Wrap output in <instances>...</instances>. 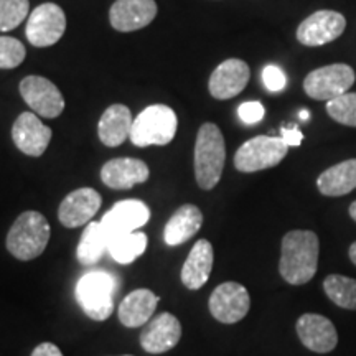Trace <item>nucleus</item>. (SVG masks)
<instances>
[{
  "label": "nucleus",
  "mask_w": 356,
  "mask_h": 356,
  "mask_svg": "<svg viewBox=\"0 0 356 356\" xmlns=\"http://www.w3.org/2000/svg\"><path fill=\"white\" fill-rule=\"evenodd\" d=\"M318 236L314 231H289L280 246L279 273L292 286H304L318 269Z\"/></svg>",
  "instance_id": "1"
},
{
  "label": "nucleus",
  "mask_w": 356,
  "mask_h": 356,
  "mask_svg": "<svg viewBox=\"0 0 356 356\" xmlns=\"http://www.w3.org/2000/svg\"><path fill=\"white\" fill-rule=\"evenodd\" d=\"M226 160L225 137L220 127L207 122L200 127L195 144V177L202 190H213L220 184Z\"/></svg>",
  "instance_id": "2"
},
{
  "label": "nucleus",
  "mask_w": 356,
  "mask_h": 356,
  "mask_svg": "<svg viewBox=\"0 0 356 356\" xmlns=\"http://www.w3.org/2000/svg\"><path fill=\"white\" fill-rule=\"evenodd\" d=\"M50 241V225L38 211H25L17 218L7 234V249L19 261L42 256Z\"/></svg>",
  "instance_id": "3"
},
{
  "label": "nucleus",
  "mask_w": 356,
  "mask_h": 356,
  "mask_svg": "<svg viewBox=\"0 0 356 356\" xmlns=\"http://www.w3.org/2000/svg\"><path fill=\"white\" fill-rule=\"evenodd\" d=\"M76 300L84 314L96 322H104L114 310L115 277L106 270H91L76 284Z\"/></svg>",
  "instance_id": "4"
},
{
  "label": "nucleus",
  "mask_w": 356,
  "mask_h": 356,
  "mask_svg": "<svg viewBox=\"0 0 356 356\" xmlns=\"http://www.w3.org/2000/svg\"><path fill=\"white\" fill-rule=\"evenodd\" d=\"M177 114L168 106L154 104L134 119L131 142L137 147L167 145L177 134Z\"/></svg>",
  "instance_id": "5"
},
{
  "label": "nucleus",
  "mask_w": 356,
  "mask_h": 356,
  "mask_svg": "<svg viewBox=\"0 0 356 356\" xmlns=\"http://www.w3.org/2000/svg\"><path fill=\"white\" fill-rule=\"evenodd\" d=\"M289 145L282 137L257 136L244 142L234 155L236 170L254 173L279 165L286 159Z\"/></svg>",
  "instance_id": "6"
},
{
  "label": "nucleus",
  "mask_w": 356,
  "mask_h": 356,
  "mask_svg": "<svg viewBox=\"0 0 356 356\" xmlns=\"http://www.w3.org/2000/svg\"><path fill=\"white\" fill-rule=\"evenodd\" d=\"M355 71L345 63L322 66L307 74L304 89L307 96L315 101H332L348 92L355 84Z\"/></svg>",
  "instance_id": "7"
},
{
  "label": "nucleus",
  "mask_w": 356,
  "mask_h": 356,
  "mask_svg": "<svg viewBox=\"0 0 356 356\" xmlns=\"http://www.w3.org/2000/svg\"><path fill=\"white\" fill-rule=\"evenodd\" d=\"M66 30V15L56 3H42L30 12L25 35L37 48H47L60 42Z\"/></svg>",
  "instance_id": "8"
},
{
  "label": "nucleus",
  "mask_w": 356,
  "mask_h": 356,
  "mask_svg": "<svg viewBox=\"0 0 356 356\" xmlns=\"http://www.w3.org/2000/svg\"><path fill=\"white\" fill-rule=\"evenodd\" d=\"M211 315L218 322L231 325L241 322L251 309L248 289L238 282H222L213 291L208 300Z\"/></svg>",
  "instance_id": "9"
},
{
  "label": "nucleus",
  "mask_w": 356,
  "mask_h": 356,
  "mask_svg": "<svg viewBox=\"0 0 356 356\" xmlns=\"http://www.w3.org/2000/svg\"><path fill=\"white\" fill-rule=\"evenodd\" d=\"M20 95L29 108L42 118L55 119L65 111V97L50 79L26 76L20 83Z\"/></svg>",
  "instance_id": "10"
},
{
  "label": "nucleus",
  "mask_w": 356,
  "mask_h": 356,
  "mask_svg": "<svg viewBox=\"0 0 356 356\" xmlns=\"http://www.w3.org/2000/svg\"><path fill=\"white\" fill-rule=\"evenodd\" d=\"M345 29L346 20L340 12L318 10L299 25L297 40L305 47H322L341 37Z\"/></svg>",
  "instance_id": "11"
},
{
  "label": "nucleus",
  "mask_w": 356,
  "mask_h": 356,
  "mask_svg": "<svg viewBox=\"0 0 356 356\" xmlns=\"http://www.w3.org/2000/svg\"><path fill=\"white\" fill-rule=\"evenodd\" d=\"M150 218V210L144 202L139 200H124L115 203L99 221L108 239L118 238L129 233H136L147 225Z\"/></svg>",
  "instance_id": "12"
},
{
  "label": "nucleus",
  "mask_w": 356,
  "mask_h": 356,
  "mask_svg": "<svg viewBox=\"0 0 356 356\" xmlns=\"http://www.w3.org/2000/svg\"><path fill=\"white\" fill-rule=\"evenodd\" d=\"M12 139L17 149L29 157H40L51 140V129L35 113H22L12 126Z\"/></svg>",
  "instance_id": "13"
},
{
  "label": "nucleus",
  "mask_w": 356,
  "mask_h": 356,
  "mask_svg": "<svg viewBox=\"0 0 356 356\" xmlns=\"http://www.w3.org/2000/svg\"><path fill=\"white\" fill-rule=\"evenodd\" d=\"M296 330L302 345L314 353H330L338 345L335 325L323 315L304 314L297 320Z\"/></svg>",
  "instance_id": "14"
},
{
  "label": "nucleus",
  "mask_w": 356,
  "mask_h": 356,
  "mask_svg": "<svg viewBox=\"0 0 356 356\" xmlns=\"http://www.w3.org/2000/svg\"><path fill=\"white\" fill-rule=\"evenodd\" d=\"M249 78H251V71H249L246 61L231 58L216 66L210 76L208 89L215 99H231L246 88Z\"/></svg>",
  "instance_id": "15"
},
{
  "label": "nucleus",
  "mask_w": 356,
  "mask_h": 356,
  "mask_svg": "<svg viewBox=\"0 0 356 356\" xmlns=\"http://www.w3.org/2000/svg\"><path fill=\"white\" fill-rule=\"evenodd\" d=\"M181 338V325L172 314H160L140 333V346L147 353L160 355L175 348Z\"/></svg>",
  "instance_id": "16"
},
{
  "label": "nucleus",
  "mask_w": 356,
  "mask_h": 356,
  "mask_svg": "<svg viewBox=\"0 0 356 356\" xmlns=\"http://www.w3.org/2000/svg\"><path fill=\"white\" fill-rule=\"evenodd\" d=\"M157 17L155 0H115L111 7L109 20L118 32H136Z\"/></svg>",
  "instance_id": "17"
},
{
  "label": "nucleus",
  "mask_w": 356,
  "mask_h": 356,
  "mask_svg": "<svg viewBox=\"0 0 356 356\" xmlns=\"http://www.w3.org/2000/svg\"><path fill=\"white\" fill-rule=\"evenodd\" d=\"M101 195L95 188H78L66 195L58 210V220L66 228H79L88 225L91 218L99 211Z\"/></svg>",
  "instance_id": "18"
},
{
  "label": "nucleus",
  "mask_w": 356,
  "mask_h": 356,
  "mask_svg": "<svg viewBox=\"0 0 356 356\" xmlns=\"http://www.w3.org/2000/svg\"><path fill=\"white\" fill-rule=\"evenodd\" d=\"M150 170L139 159H113L101 168L102 184L114 190H129L149 180Z\"/></svg>",
  "instance_id": "19"
},
{
  "label": "nucleus",
  "mask_w": 356,
  "mask_h": 356,
  "mask_svg": "<svg viewBox=\"0 0 356 356\" xmlns=\"http://www.w3.org/2000/svg\"><path fill=\"white\" fill-rule=\"evenodd\" d=\"M213 261H215V254H213L211 243L207 239H198L181 267L180 277L184 286L190 291L202 289L210 279Z\"/></svg>",
  "instance_id": "20"
},
{
  "label": "nucleus",
  "mask_w": 356,
  "mask_h": 356,
  "mask_svg": "<svg viewBox=\"0 0 356 356\" xmlns=\"http://www.w3.org/2000/svg\"><path fill=\"white\" fill-rule=\"evenodd\" d=\"M160 302L159 296H154L149 289H136L119 305L118 315L124 327L139 328L142 325L149 323L154 315L157 304Z\"/></svg>",
  "instance_id": "21"
},
{
  "label": "nucleus",
  "mask_w": 356,
  "mask_h": 356,
  "mask_svg": "<svg viewBox=\"0 0 356 356\" xmlns=\"http://www.w3.org/2000/svg\"><path fill=\"white\" fill-rule=\"evenodd\" d=\"M134 118L124 104H113L104 111L97 124V136L108 147H119L131 137Z\"/></svg>",
  "instance_id": "22"
},
{
  "label": "nucleus",
  "mask_w": 356,
  "mask_h": 356,
  "mask_svg": "<svg viewBox=\"0 0 356 356\" xmlns=\"http://www.w3.org/2000/svg\"><path fill=\"white\" fill-rule=\"evenodd\" d=\"M203 225V213L195 204H184L173 213L163 229V239L168 246H180L193 238Z\"/></svg>",
  "instance_id": "23"
},
{
  "label": "nucleus",
  "mask_w": 356,
  "mask_h": 356,
  "mask_svg": "<svg viewBox=\"0 0 356 356\" xmlns=\"http://www.w3.org/2000/svg\"><path fill=\"white\" fill-rule=\"evenodd\" d=\"M318 191L325 197H343L356 188V159L345 160L320 173Z\"/></svg>",
  "instance_id": "24"
},
{
  "label": "nucleus",
  "mask_w": 356,
  "mask_h": 356,
  "mask_svg": "<svg viewBox=\"0 0 356 356\" xmlns=\"http://www.w3.org/2000/svg\"><path fill=\"white\" fill-rule=\"evenodd\" d=\"M108 246L109 239L106 236L104 229H102L101 222H88L76 249L78 262L81 266L97 264L101 261V257L104 256V252L108 251Z\"/></svg>",
  "instance_id": "25"
},
{
  "label": "nucleus",
  "mask_w": 356,
  "mask_h": 356,
  "mask_svg": "<svg viewBox=\"0 0 356 356\" xmlns=\"http://www.w3.org/2000/svg\"><path fill=\"white\" fill-rule=\"evenodd\" d=\"M147 249V236L144 233H129L109 239L108 251L119 264H131L140 257Z\"/></svg>",
  "instance_id": "26"
},
{
  "label": "nucleus",
  "mask_w": 356,
  "mask_h": 356,
  "mask_svg": "<svg viewBox=\"0 0 356 356\" xmlns=\"http://www.w3.org/2000/svg\"><path fill=\"white\" fill-rule=\"evenodd\" d=\"M323 291L333 304L346 310H356V279L332 274L325 277Z\"/></svg>",
  "instance_id": "27"
},
{
  "label": "nucleus",
  "mask_w": 356,
  "mask_h": 356,
  "mask_svg": "<svg viewBox=\"0 0 356 356\" xmlns=\"http://www.w3.org/2000/svg\"><path fill=\"white\" fill-rule=\"evenodd\" d=\"M327 113L338 124L356 127V92H345L328 101Z\"/></svg>",
  "instance_id": "28"
},
{
  "label": "nucleus",
  "mask_w": 356,
  "mask_h": 356,
  "mask_svg": "<svg viewBox=\"0 0 356 356\" xmlns=\"http://www.w3.org/2000/svg\"><path fill=\"white\" fill-rule=\"evenodd\" d=\"M30 12L29 0H0V32L17 29Z\"/></svg>",
  "instance_id": "29"
},
{
  "label": "nucleus",
  "mask_w": 356,
  "mask_h": 356,
  "mask_svg": "<svg viewBox=\"0 0 356 356\" xmlns=\"http://www.w3.org/2000/svg\"><path fill=\"white\" fill-rule=\"evenodd\" d=\"M26 50L24 43L12 37H0V70H13L24 63Z\"/></svg>",
  "instance_id": "30"
},
{
  "label": "nucleus",
  "mask_w": 356,
  "mask_h": 356,
  "mask_svg": "<svg viewBox=\"0 0 356 356\" xmlns=\"http://www.w3.org/2000/svg\"><path fill=\"white\" fill-rule=\"evenodd\" d=\"M262 83L264 86L269 89L270 92H279L286 88L287 78L286 73L275 65H267L264 70H262Z\"/></svg>",
  "instance_id": "31"
},
{
  "label": "nucleus",
  "mask_w": 356,
  "mask_h": 356,
  "mask_svg": "<svg viewBox=\"0 0 356 356\" xmlns=\"http://www.w3.org/2000/svg\"><path fill=\"white\" fill-rule=\"evenodd\" d=\"M264 114H266V109L259 101L243 102V104L238 108L239 119H241L244 124H248V126L261 122L262 119H264Z\"/></svg>",
  "instance_id": "32"
},
{
  "label": "nucleus",
  "mask_w": 356,
  "mask_h": 356,
  "mask_svg": "<svg viewBox=\"0 0 356 356\" xmlns=\"http://www.w3.org/2000/svg\"><path fill=\"white\" fill-rule=\"evenodd\" d=\"M280 137H282L284 142L289 147H299L304 140V134H302L297 126H291V127H282L280 129Z\"/></svg>",
  "instance_id": "33"
},
{
  "label": "nucleus",
  "mask_w": 356,
  "mask_h": 356,
  "mask_svg": "<svg viewBox=\"0 0 356 356\" xmlns=\"http://www.w3.org/2000/svg\"><path fill=\"white\" fill-rule=\"evenodd\" d=\"M32 356H63V353H61L56 345L50 343V341H44V343H40L32 351Z\"/></svg>",
  "instance_id": "34"
},
{
  "label": "nucleus",
  "mask_w": 356,
  "mask_h": 356,
  "mask_svg": "<svg viewBox=\"0 0 356 356\" xmlns=\"http://www.w3.org/2000/svg\"><path fill=\"white\" fill-rule=\"evenodd\" d=\"M348 254H350V259H351V262H353V264L356 266V241L350 246Z\"/></svg>",
  "instance_id": "35"
},
{
  "label": "nucleus",
  "mask_w": 356,
  "mask_h": 356,
  "mask_svg": "<svg viewBox=\"0 0 356 356\" xmlns=\"http://www.w3.org/2000/svg\"><path fill=\"white\" fill-rule=\"evenodd\" d=\"M350 216H351V220L356 222V202L350 204Z\"/></svg>",
  "instance_id": "36"
},
{
  "label": "nucleus",
  "mask_w": 356,
  "mask_h": 356,
  "mask_svg": "<svg viewBox=\"0 0 356 356\" xmlns=\"http://www.w3.org/2000/svg\"><path fill=\"white\" fill-rule=\"evenodd\" d=\"M300 119H304V121H307V119H309V111H302Z\"/></svg>",
  "instance_id": "37"
},
{
  "label": "nucleus",
  "mask_w": 356,
  "mask_h": 356,
  "mask_svg": "<svg viewBox=\"0 0 356 356\" xmlns=\"http://www.w3.org/2000/svg\"><path fill=\"white\" fill-rule=\"evenodd\" d=\"M124 356H131V355H124Z\"/></svg>",
  "instance_id": "38"
}]
</instances>
